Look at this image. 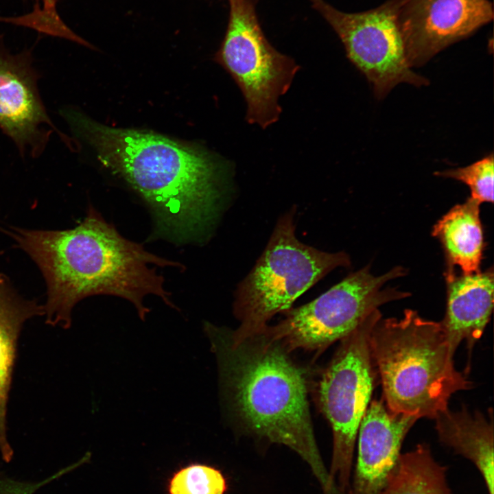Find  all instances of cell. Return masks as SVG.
<instances>
[{
  "instance_id": "6da1fadb",
  "label": "cell",
  "mask_w": 494,
  "mask_h": 494,
  "mask_svg": "<svg viewBox=\"0 0 494 494\" xmlns=\"http://www.w3.org/2000/svg\"><path fill=\"white\" fill-rule=\"evenodd\" d=\"M61 113L102 164L146 202L160 235L179 243L205 237L221 197V169L212 155L154 132L103 125L77 110Z\"/></svg>"
},
{
  "instance_id": "7a4b0ae2",
  "label": "cell",
  "mask_w": 494,
  "mask_h": 494,
  "mask_svg": "<svg viewBox=\"0 0 494 494\" xmlns=\"http://www.w3.org/2000/svg\"><path fill=\"white\" fill-rule=\"evenodd\" d=\"M11 235L45 279L47 298L43 315L49 325L69 329L75 305L97 294L129 301L142 320L150 312L144 305V298L149 294L178 309L155 266L181 268L182 264L151 253L141 244L124 237L92 207L73 228H15Z\"/></svg>"
},
{
  "instance_id": "3957f363",
  "label": "cell",
  "mask_w": 494,
  "mask_h": 494,
  "mask_svg": "<svg viewBox=\"0 0 494 494\" xmlns=\"http://www.w3.org/2000/svg\"><path fill=\"white\" fill-rule=\"evenodd\" d=\"M220 384L250 434L286 446L307 465L322 494H344L331 479L316 440L303 370L262 333L235 340L230 329L204 322Z\"/></svg>"
},
{
  "instance_id": "277c9868",
  "label": "cell",
  "mask_w": 494,
  "mask_h": 494,
  "mask_svg": "<svg viewBox=\"0 0 494 494\" xmlns=\"http://www.w3.org/2000/svg\"><path fill=\"white\" fill-rule=\"evenodd\" d=\"M386 407L394 413L434 419L455 392L471 384L458 371L440 322L412 309L401 319L381 318L369 338Z\"/></svg>"
},
{
  "instance_id": "5b68a950",
  "label": "cell",
  "mask_w": 494,
  "mask_h": 494,
  "mask_svg": "<svg viewBox=\"0 0 494 494\" xmlns=\"http://www.w3.org/2000/svg\"><path fill=\"white\" fill-rule=\"evenodd\" d=\"M295 209L278 220L263 253L236 291L234 313L240 325L231 330L241 340L258 334L277 314L329 272L351 263L343 252H327L308 246L295 234Z\"/></svg>"
},
{
  "instance_id": "8992f818",
  "label": "cell",
  "mask_w": 494,
  "mask_h": 494,
  "mask_svg": "<svg viewBox=\"0 0 494 494\" xmlns=\"http://www.w3.org/2000/svg\"><path fill=\"white\" fill-rule=\"evenodd\" d=\"M404 274L403 268L397 267L376 277L365 267L312 301L286 311L284 319L261 333L288 353L298 349L322 351L352 333L379 306L407 297L408 293L383 288L388 281Z\"/></svg>"
},
{
  "instance_id": "52a82bcc",
  "label": "cell",
  "mask_w": 494,
  "mask_h": 494,
  "mask_svg": "<svg viewBox=\"0 0 494 494\" xmlns=\"http://www.w3.org/2000/svg\"><path fill=\"white\" fill-rule=\"evenodd\" d=\"M381 318L378 309L341 340L317 388L319 406L333 433L329 472L333 481L346 494H349L350 488L360 425L374 386L370 334Z\"/></svg>"
},
{
  "instance_id": "ba28073f",
  "label": "cell",
  "mask_w": 494,
  "mask_h": 494,
  "mask_svg": "<svg viewBox=\"0 0 494 494\" xmlns=\"http://www.w3.org/2000/svg\"><path fill=\"white\" fill-rule=\"evenodd\" d=\"M258 0H228L226 30L214 60L226 69L246 102V120L266 128L278 121L279 97L299 66L268 40L256 12Z\"/></svg>"
},
{
  "instance_id": "9c48e42d",
  "label": "cell",
  "mask_w": 494,
  "mask_h": 494,
  "mask_svg": "<svg viewBox=\"0 0 494 494\" xmlns=\"http://www.w3.org/2000/svg\"><path fill=\"white\" fill-rule=\"evenodd\" d=\"M342 43L349 60L366 76L378 99L405 82L416 86L428 81L411 70L397 20L401 0L376 8L344 12L324 0H309Z\"/></svg>"
},
{
  "instance_id": "30bf717a",
  "label": "cell",
  "mask_w": 494,
  "mask_h": 494,
  "mask_svg": "<svg viewBox=\"0 0 494 494\" xmlns=\"http://www.w3.org/2000/svg\"><path fill=\"white\" fill-rule=\"evenodd\" d=\"M493 19L489 0H401L397 13L410 67L424 64Z\"/></svg>"
},
{
  "instance_id": "8fae6325",
  "label": "cell",
  "mask_w": 494,
  "mask_h": 494,
  "mask_svg": "<svg viewBox=\"0 0 494 494\" xmlns=\"http://www.w3.org/2000/svg\"><path fill=\"white\" fill-rule=\"evenodd\" d=\"M27 52L0 51V128L23 152L38 155L49 137L47 125L56 130L46 113L36 88V76Z\"/></svg>"
},
{
  "instance_id": "7c38bea8",
  "label": "cell",
  "mask_w": 494,
  "mask_h": 494,
  "mask_svg": "<svg viewBox=\"0 0 494 494\" xmlns=\"http://www.w3.org/2000/svg\"><path fill=\"white\" fill-rule=\"evenodd\" d=\"M417 418L394 413L383 401L368 406L358 430L349 494H377L394 471L403 440Z\"/></svg>"
},
{
  "instance_id": "4fadbf2b",
  "label": "cell",
  "mask_w": 494,
  "mask_h": 494,
  "mask_svg": "<svg viewBox=\"0 0 494 494\" xmlns=\"http://www.w3.org/2000/svg\"><path fill=\"white\" fill-rule=\"evenodd\" d=\"M446 273L447 309L440 322L453 353L463 340L469 353L481 338L493 306V272L457 275Z\"/></svg>"
},
{
  "instance_id": "5bb4252c",
  "label": "cell",
  "mask_w": 494,
  "mask_h": 494,
  "mask_svg": "<svg viewBox=\"0 0 494 494\" xmlns=\"http://www.w3.org/2000/svg\"><path fill=\"white\" fill-rule=\"evenodd\" d=\"M43 314V306L19 296L0 274V454L7 462L14 454L8 438L7 414L19 338L27 320Z\"/></svg>"
},
{
  "instance_id": "9a60e30c",
  "label": "cell",
  "mask_w": 494,
  "mask_h": 494,
  "mask_svg": "<svg viewBox=\"0 0 494 494\" xmlns=\"http://www.w3.org/2000/svg\"><path fill=\"white\" fill-rule=\"evenodd\" d=\"M465 406L458 411L446 409L435 418L440 441L473 463L481 473L489 494H494L493 420Z\"/></svg>"
},
{
  "instance_id": "2e32d148",
  "label": "cell",
  "mask_w": 494,
  "mask_h": 494,
  "mask_svg": "<svg viewBox=\"0 0 494 494\" xmlns=\"http://www.w3.org/2000/svg\"><path fill=\"white\" fill-rule=\"evenodd\" d=\"M480 204L469 198L451 208L432 231L443 246L449 267L458 266L464 274L480 272L484 248Z\"/></svg>"
},
{
  "instance_id": "e0dca14e",
  "label": "cell",
  "mask_w": 494,
  "mask_h": 494,
  "mask_svg": "<svg viewBox=\"0 0 494 494\" xmlns=\"http://www.w3.org/2000/svg\"><path fill=\"white\" fill-rule=\"evenodd\" d=\"M447 468L433 457L429 446L419 444L401 454L386 484L377 494H451Z\"/></svg>"
},
{
  "instance_id": "ac0fdd59",
  "label": "cell",
  "mask_w": 494,
  "mask_h": 494,
  "mask_svg": "<svg viewBox=\"0 0 494 494\" xmlns=\"http://www.w3.org/2000/svg\"><path fill=\"white\" fill-rule=\"evenodd\" d=\"M32 12L23 16L1 17L0 21L33 29L46 35L60 37L83 46L93 47L75 34L62 21L57 12V0H35Z\"/></svg>"
},
{
  "instance_id": "d6986e66",
  "label": "cell",
  "mask_w": 494,
  "mask_h": 494,
  "mask_svg": "<svg viewBox=\"0 0 494 494\" xmlns=\"http://www.w3.org/2000/svg\"><path fill=\"white\" fill-rule=\"evenodd\" d=\"M226 478L211 466L193 464L175 473L168 484L169 494H224Z\"/></svg>"
},
{
  "instance_id": "ffe728a7",
  "label": "cell",
  "mask_w": 494,
  "mask_h": 494,
  "mask_svg": "<svg viewBox=\"0 0 494 494\" xmlns=\"http://www.w3.org/2000/svg\"><path fill=\"white\" fill-rule=\"evenodd\" d=\"M438 176L451 178L465 183L470 189L471 198L479 204L493 202V154L456 169L435 172Z\"/></svg>"
},
{
  "instance_id": "44dd1931",
  "label": "cell",
  "mask_w": 494,
  "mask_h": 494,
  "mask_svg": "<svg viewBox=\"0 0 494 494\" xmlns=\"http://www.w3.org/2000/svg\"><path fill=\"white\" fill-rule=\"evenodd\" d=\"M0 494H27L23 484L10 478L0 477Z\"/></svg>"
}]
</instances>
